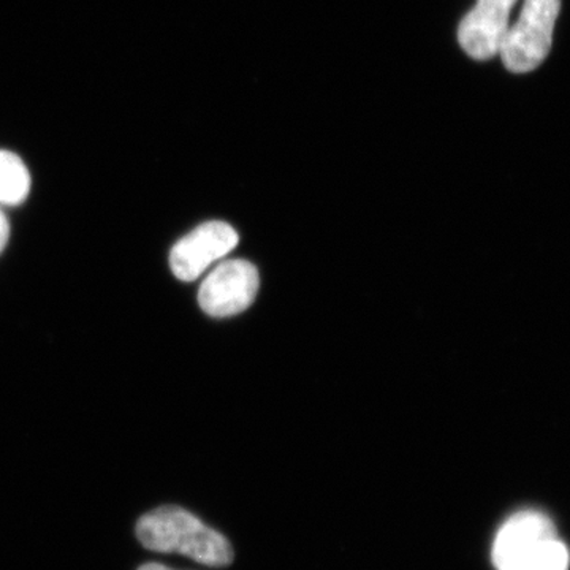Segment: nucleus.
<instances>
[{"instance_id":"2","label":"nucleus","mask_w":570,"mask_h":570,"mask_svg":"<svg viewBox=\"0 0 570 570\" xmlns=\"http://www.w3.org/2000/svg\"><path fill=\"white\" fill-rule=\"evenodd\" d=\"M569 550L546 513L523 510L499 528L493 543L497 570H569Z\"/></svg>"},{"instance_id":"7","label":"nucleus","mask_w":570,"mask_h":570,"mask_svg":"<svg viewBox=\"0 0 570 570\" xmlns=\"http://www.w3.org/2000/svg\"><path fill=\"white\" fill-rule=\"evenodd\" d=\"M31 190L28 167L14 154L0 151V204L20 205Z\"/></svg>"},{"instance_id":"9","label":"nucleus","mask_w":570,"mask_h":570,"mask_svg":"<svg viewBox=\"0 0 570 570\" xmlns=\"http://www.w3.org/2000/svg\"><path fill=\"white\" fill-rule=\"evenodd\" d=\"M138 570H174L170 568H165L163 564H156V562H149V564L141 566Z\"/></svg>"},{"instance_id":"1","label":"nucleus","mask_w":570,"mask_h":570,"mask_svg":"<svg viewBox=\"0 0 570 570\" xmlns=\"http://www.w3.org/2000/svg\"><path fill=\"white\" fill-rule=\"evenodd\" d=\"M137 538L145 549L157 553H179L209 568H225L234 562V549L220 532L175 505L159 508L141 517Z\"/></svg>"},{"instance_id":"8","label":"nucleus","mask_w":570,"mask_h":570,"mask_svg":"<svg viewBox=\"0 0 570 570\" xmlns=\"http://www.w3.org/2000/svg\"><path fill=\"white\" fill-rule=\"evenodd\" d=\"M10 225L3 213L0 212V254L6 249L7 243H9Z\"/></svg>"},{"instance_id":"5","label":"nucleus","mask_w":570,"mask_h":570,"mask_svg":"<svg viewBox=\"0 0 570 570\" xmlns=\"http://www.w3.org/2000/svg\"><path fill=\"white\" fill-rule=\"evenodd\" d=\"M238 245L234 227L219 220L195 228L170 254L171 272L181 281H195Z\"/></svg>"},{"instance_id":"6","label":"nucleus","mask_w":570,"mask_h":570,"mask_svg":"<svg viewBox=\"0 0 570 570\" xmlns=\"http://www.w3.org/2000/svg\"><path fill=\"white\" fill-rule=\"evenodd\" d=\"M517 0H478L459 29L461 48L475 61H489L501 50Z\"/></svg>"},{"instance_id":"4","label":"nucleus","mask_w":570,"mask_h":570,"mask_svg":"<svg viewBox=\"0 0 570 570\" xmlns=\"http://www.w3.org/2000/svg\"><path fill=\"white\" fill-rule=\"evenodd\" d=\"M258 284L257 268L249 262H224L202 284L198 303L209 316H235L253 305Z\"/></svg>"},{"instance_id":"3","label":"nucleus","mask_w":570,"mask_h":570,"mask_svg":"<svg viewBox=\"0 0 570 570\" xmlns=\"http://www.w3.org/2000/svg\"><path fill=\"white\" fill-rule=\"evenodd\" d=\"M560 9L561 0H524L520 20L509 28L499 50L508 70L528 73L538 69L551 50V37Z\"/></svg>"}]
</instances>
